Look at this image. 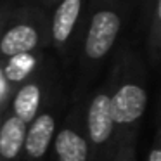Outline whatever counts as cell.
Instances as JSON below:
<instances>
[{
	"label": "cell",
	"mask_w": 161,
	"mask_h": 161,
	"mask_svg": "<svg viewBox=\"0 0 161 161\" xmlns=\"http://www.w3.org/2000/svg\"><path fill=\"white\" fill-rule=\"evenodd\" d=\"M111 106L118 147L125 139L137 137L140 119L147 109L146 76L137 64H130L126 61L116 68L113 78Z\"/></svg>",
	"instance_id": "obj_1"
},
{
	"label": "cell",
	"mask_w": 161,
	"mask_h": 161,
	"mask_svg": "<svg viewBox=\"0 0 161 161\" xmlns=\"http://www.w3.org/2000/svg\"><path fill=\"white\" fill-rule=\"evenodd\" d=\"M121 28L123 9L118 5H102L90 14L80 49V68L83 76L102 66L114 49Z\"/></svg>",
	"instance_id": "obj_2"
},
{
	"label": "cell",
	"mask_w": 161,
	"mask_h": 161,
	"mask_svg": "<svg viewBox=\"0 0 161 161\" xmlns=\"http://www.w3.org/2000/svg\"><path fill=\"white\" fill-rule=\"evenodd\" d=\"M113 80L101 87L85 106L83 130L92 151V161H111L116 151V128L111 106Z\"/></svg>",
	"instance_id": "obj_3"
},
{
	"label": "cell",
	"mask_w": 161,
	"mask_h": 161,
	"mask_svg": "<svg viewBox=\"0 0 161 161\" xmlns=\"http://www.w3.org/2000/svg\"><path fill=\"white\" fill-rule=\"evenodd\" d=\"M49 38V25L42 12L21 11L9 14L0 36V59L30 56L42 49Z\"/></svg>",
	"instance_id": "obj_4"
},
{
	"label": "cell",
	"mask_w": 161,
	"mask_h": 161,
	"mask_svg": "<svg viewBox=\"0 0 161 161\" xmlns=\"http://www.w3.org/2000/svg\"><path fill=\"white\" fill-rule=\"evenodd\" d=\"M87 0H61L56 4L49 23V42L57 54L66 56L76 42L78 30L83 21Z\"/></svg>",
	"instance_id": "obj_5"
},
{
	"label": "cell",
	"mask_w": 161,
	"mask_h": 161,
	"mask_svg": "<svg viewBox=\"0 0 161 161\" xmlns=\"http://www.w3.org/2000/svg\"><path fill=\"white\" fill-rule=\"evenodd\" d=\"M50 149L56 161H92V151L83 130L80 109L71 111L63 126L56 132Z\"/></svg>",
	"instance_id": "obj_6"
},
{
	"label": "cell",
	"mask_w": 161,
	"mask_h": 161,
	"mask_svg": "<svg viewBox=\"0 0 161 161\" xmlns=\"http://www.w3.org/2000/svg\"><path fill=\"white\" fill-rule=\"evenodd\" d=\"M56 132H57L56 108L42 109L36 114V118L28 125L21 161H42L52 147Z\"/></svg>",
	"instance_id": "obj_7"
},
{
	"label": "cell",
	"mask_w": 161,
	"mask_h": 161,
	"mask_svg": "<svg viewBox=\"0 0 161 161\" xmlns=\"http://www.w3.org/2000/svg\"><path fill=\"white\" fill-rule=\"evenodd\" d=\"M47 83H49V76L45 73H36L33 78L30 76L28 80L23 81L11 101V114L30 125L42 111Z\"/></svg>",
	"instance_id": "obj_8"
},
{
	"label": "cell",
	"mask_w": 161,
	"mask_h": 161,
	"mask_svg": "<svg viewBox=\"0 0 161 161\" xmlns=\"http://www.w3.org/2000/svg\"><path fill=\"white\" fill-rule=\"evenodd\" d=\"M26 130L28 125L11 113L0 123V159L2 161H21Z\"/></svg>",
	"instance_id": "obj_9"
},
{
	"label": "cell",
	"mask_w": 161,
	"mask_h": 161,
	"mask_svg": "<svg viewBox=\"0 0 161 161\" xmlns=\"http://www.w3.org/2000/svg\"><path fill=\"white\" fill-rule=\"evenodd\" d=\"M147 56L153 64L161 63V0H153L147 14Z\"/></svg>",
	"instance_id": "obj_10"
},
{
	"label": "cell",
	"mask_w": 161,
	"mask_h": 161,
	"mask_svg": "<svg viewBox=\"0 0 161 161\" xmlns=\"http://www.w3.org/2000/svg\"><path fill=\"white\" fill-rule=\"evenodd\" d=\"M137 137H130L125 139L118 147H116L114 154H113L111 161H137Z\"/></svg>",
	"instance_id": "obj_11"
},
{
	"label": "cell",
	"mask_w": 161,
	"mask_h": 161,
	"mask_svg": "<svg viewBox=\"0 0 161 161\" xmlns=\"http://www.w3.org/2000/svg\"><path fill=\"white\" fill-rule=\"evenodd\" d=\"M146 161H161V109H159V123H158V130L154 133L151 149L146 156Z\"/></svg>",
	"instance_id": "obj_12"
},
{
	"label": "cell",
	"mask_w": 161,
	"mask_h": 161,
	"mask_svg": "<svg viewBox=\"0 0 161 161\" xmlns=\"http://www.w3.org/2000/svg\"><path fill=\"white\" fill-rule=\"evenodd\" d=\"M11 14L9 7H0V36H2V31H4V26L7 23V18Z\"/></svg>",
	"instance_id": "obj_13"
},
{
	"label": "cell",
	"mask_w": 161,
	"mask_h": 161,
	"mask_svg": "<svg viewBox=\"0 0 161 161\" xmlns=\"http://www.w3.org/2000/svg\"><path fill=\"white\" fill-rule=\"evenodd\" d=\"M38 2L43 5V7H50V5H56L57 2H61V0H38Z\"/></svg>",
	"instance_id": "obj_14"
},
{
	"label": "cell",
	"mask_w": 161,
	"mask_h": 161,
	"mask_svg": "<svg viewBox=\"0 0 161 161\" xmlns=\"http://www.w3.org/2000/svg\"><path fill=\"white\" fill-rule=\"evenodd\" d=\"M151 4H153V0H144V12H146V16L149 14V9H151Z\"/></svg>",
	"instance_id": "obj_15"
},
{
	"label": "cell",
	"mask_w": 161,
	"mask_h": 161,
	"mask_svg": "<svg viewBox=\"0 0 161 161\" xmlns=\"http://www.w3.org/2000/svg\"><path fill=\"white\" fill-rule=\"evenodd\" d=\"M0 161H2V159H0Z\"/></svg>",
	"instance_id": "obj_16"
}]
</instances>
